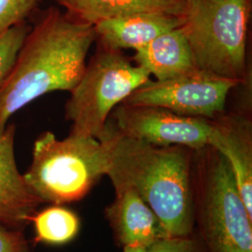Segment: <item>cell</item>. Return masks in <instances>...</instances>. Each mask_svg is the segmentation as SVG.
Segmentation results:
<instances>
[{"mask_svg":"<svg viewBox=\"0 0 252 252\" xmlns=\"http://www.w3.org/2000/svg\"><path fill=\"white\" fill-rule=\"evenodd\" d=\"M94 27L57 8L36 19L0 87V135L9 118L29 103L54 91H71L81 80L95 41Z\"/></svg>","mask_w":252,"mask_h":252,"instance_id":"cell-1","label":"cell"},{"mask_svg":"<svg viewBox=\"0 0 252 252\" xmlns=\"http://www.w3.org/2000/svg\"><path fill=\"white\" fill-rule=\"evenodd\" d=\"M97 139L106 147V176L114 189L134 190L151 207L168 236L192 233L193 150L150 144L121 133L108 123Z\"/></svg>","mask_w":252,"mask_h":252,"instance_id":"cell-2","label":"cell"},{"mask_svg":"<svg viewBox=\"0 0 252 252\" xmlns=\"http://www.w3.org/2000/svg\"><path fill=\"white\" fill-rule=\"evenodd\" d=\"M193 233L205 252H252V214L225 158L207 145L191 168Z\"/></svg>","mask_w":252,"mask_h":252,"instance_id":"cell-3","label":"cell"},{"mask_svg":"<svg viewBox=\"0 0 252 252\" xmlns=\"http://www.w3.org/2000/svg\"><path fill=\"white\" fill-rule=\"evenodd\" d=\"M108 164V153L99 139L72 133L58 139L44 132L34 143L24 178L43 204L63 205L86 196L106 176Z\"/></svg>","mask_w":252,"mask_h":252,"instance_id":"cell-4","label":"cell"},{"mask_svg":"<svg viewBox=\"0 0 252 252\" xmlns=\"http://www.w3.org/2000/svg\"><path fill=\"white\" fill-rule=\"evenodd\" d=\"M251 0H184L182 29L196 68L241 81Z\"/></svg>","mask_w":252,"mask_h":252,"instance_id":"cell-5","label":"cell"},{"mask_svg":"<svg viewBox=\"0 0 252 252\" xmlns=\"http://www.w3.org/2000/svg\"><path fill=\"white\" fill-rule=\"evenodd\" d=\"M150 78V73L131 63L122 51L101 45L66 102L65 118L72 123L70 133L97 138L112 110Z\"/></svg>","mask_w":252,"mask_h":252,"instance_id":"cell-6","label":"cell"},{"mask_svg":"<svg viewBox=\"0 0 252 252\" xmlns=\"http://www.w3.org/2000/svg\"><path fill=\"white\" fill-rule=\"evenodd\" d=\"M241 81L198 68L164 81H150L122 104L159 107L183 116L214 119L224 111L231 90Z\"/></svg>","mask_w":252,"mask_h":252,"instance_id":"cell-7","label":"cell"},{"mask_svg":"<svg viewBox=\"0 0 252 252\" xmlns=\"http://www.w3.org/2000/svg\"><path fill=\"white\" fill-rule=\"evenodd\" d=\"M113 112L118 130L156 146H183L193 151L209 144L211 120L189 117L159 107L119 105Z\"/></svg>","mask_w":252,"mask_h":252,"instance_id":"cell-8","label":"cell"},{"mask_svg":"<svg viewBox=\"0 0 252 252\" xmlns=\"http://www.w3.org/2000/svg\"><path fill=\"white\" fill-rule=\"evenodd\" d=\"M15 134L16 126L8 125L0 135V224L23 231L43 203L19 171L14 152Z\"/></svg>","mask_w":252,"mask_h":252,"instance_id":"cell-9","label":"cell"},{"mask_svg":"<svg viewBox=\"0 0 252 252\" xmlns=\"http://www.w3.org/2000/svg\"><path fill=\"white\" fill-rule=\"evenodd\" d=\"M105 217L118 245L148 249L165 236L159 219L141 197L130 189H116Z\"/></svg>","mask_w":252,"mask_h":252,"instance_id":"cell-10","label":"cell"},{"mask_svg":"<svg viewBox=\"0 0 252 252\" xmlns=\"http://www.w3.org/2000/svg\"><path fill=\"white\" fill-rule=\"evenodd\" d=\"M209 146L220 153L229 163L244 204L252 214V125L241 117L211 120Z\"/></svg>","mask_w":252,"mask_h":252,"instance_id":"cell-11","label":"cell"},{"mask_svg":"<svg viewBox=\"0 0 252 252\" xmlns=\"http://www.w3.org/2000/svg\"><path fill=\"white\" fill-rule=\"evenodd\" d=\"M181 15L162 12H140L105 20L94 26L101 45L122 51L138 50L154 38L181 27Z\"/></svg>","mask_w":252,"mask_h":252,"instance_id":"cell-12","label":"cell"},{"mask_svg":"<svg viewBox=\"0 0 252 252\" xmlns=\"http://www.w3.org/2000/svg\"><path fill=\"white\" fill-rule=\"evenodd\" d=\"M134 60L156 81H164L196 68L182 27L165 32L135 51Z\"/></svg>","mask_w":252,"mask_h":252,"instance_id":"cell-13","label":"cell"},{"mask_svg":"<svg viewBox=\"0 0 252 252\" xmlns=\"http://www.w3.org/2000/svg\"><path fill=\"white\" fill-rule=\"evenodd\" d=\"M74 18L94 27L100 22L140 12L181 15L184 0H55Z\"/></svg>","mask_w":252,"mask_h":252,"instance_id":"cell-14","label":"cell"},{"mask_svg":"<svg viewBox=\"0 0 252 252\" xmlns=\"http://www.w3.org/2000/svg\"><path fill=\"white\" fill-rule=\"evenodd\" d=\"M31 222L34 224L36 242L53 246L69 243L79 234L81 227L78 215L62 205L36 211Z\"/></svg>","mask_w":252,"mask_h":252,"instance_id":"cell-15","label":"cell"},{"mask_svg":"<svg viewBox=\"0 0 252 252\" xmlns=\"http://www.w3.org/2000/svg\"><path fill=\"white\" fill-rule=\"evenodd\" d=\"M30 28L27 23H23L10 27L0 35V87L11 71Z\"/></svg>","mask_w":252,"mask_h":252,"instance_id":"cell-16","label":"cell"},{"mask_svg":"<svg viewBox=\"0 0 252 252\" xmlns=\"http://www.w3.org/2000/svg\"><path fill=\"white\" fill-rule=\"evenodd\" d=\"M40 0H0V35L10 27L26 23Z\"/></svg>","mask_w":252,"mask_h":252,"instance_id":"cell-17","label":"cell"},{"mask_svg":"<svg viewBox=\"0 0 252 252\" xmlns=\"http://www.w3.org/2000/svg\"><path fill=\"white\" fill-rule=\"evenodd\" d=\"M147 252H205L197 236H165L147 249Z\"/></svg>","mask_w":252,"mask_h":252,"instance_id":"cell-18","label":"cell"},{"mask_svg":"<svg viewBox=\"0 0 252 252\" xmlns=\"http://www.w3.org/2000/svg\"><path fill=\"white\" fill-rule=\"evenodd\" d=\"M0 252H30L23 231L0 224Z\"/></svg>","mask_w":252,"mask_h":252,"instance_id":"cell-19","label":"cell"},{"mask_svg":"<svg viewBox=\"0 0 252 252\" xmlns=\"http://www.w3.org/2000/svg\"><path fill=\"white\" fill-rule=\"evenodd\" d=\"M123 252H147V249L140 246H126Z\"/></svg>","mask_w":252,"mask_h":252,"instance_id":"cell-20","label":"cell"}]
</instances>
